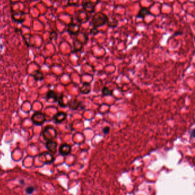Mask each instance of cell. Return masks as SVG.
<instances>
[{"instance_id":"cell-1","label":"cell","mask_w":195,"mask_h":195,"mask_svg":"<svg viewBox=\"0 0 195 195\" xmlns=\"http://www.w3.org/2000/svg\"><path fill=\"white\" fill-rule=\"evenodd\" d=\"M108 16L103 13L98 12L92 17V24L93 27L98 28L105 25L107 22Z\"/></svg>"},{"instance_id":"cell-2","label":"cell","mask_w":195,"mask_h":195,"mask_svg":"<svg viewBox=\"0 0 195 195\" xmlns=\"http://www.w3.org/2000/svg\"><path fill=\"white\" fill-rule=\"evenodd\" d=\"M57 135L56 129L52 126H48L43 132V136L45 140H51L54 139Z\"/></svg>"},{"instance_id":"cell-3","label":"cell","mask_w":195,"mask_h":195,"mask_svg":"<svg viewBox=\"0 0 195 195\" xmlns=\"http://www.w3.org/2000/svg\"><path fill=\"white\" fill-rule=\"evenodd\" d=\"M11 16L13 21L17 23H22L25 20V13L23 11L16 12L11 7Z\"/></svg>"},{"instance_id":"cell-4","label":"cell","mask_w":195,"mask_h":195,"mask_svg":"<svg viewBox=\"0 0 195 195\" xmlns=\"http://www.w3.org/2000/svg\"><path fill=\"white\" fill-rule=\"evenodd\" d=\"M32 121L36 125L41 126L46 121V117L44 113L40 112H35L32 117Z\"/></svg>"},{"instance_id":"cell-5","label":"cell","mask_w":195,"mask_h":195,"mask_svg":"<svg viewBox=\"0 0 195 195\" xmlns=\"http://www.w3.org/2000/svg\"><path fill=\"white\" fill-rule=\"evenodd\" d=\"M54 158L53 157V155L49 152H45L42 153H41L39 155L38 157V160L43 163L44 164H49L52 163L54 161Z\"/></svg>"},{"instance_id":"cell-6","label":"cell","mask_w":195,"mask_h":195,"mask_svg":"<svg viewBox=\"0 0 195 195\" xmlns=\"http://www.w3.org/2000/svg\"><path fill=\"white\" fill-rule=\"evenodd\" d=\"M77 20L81 24L86 23L89 21V17L85 10H80L77 15Z\"/></svg>"},{"instance_id":"cell-7","label":"cell","mask_w":195,"mask_h":195,"mask_svg":"<svg viewBox=\"0 0 195 195\" xmlns=\"http://www.w3.org/2000/svg\"><path fill=\"white\" fill-rule=\"evenodd\" d=\"M68 32L72 35H76L80 32V26L75 23L71 22L68 27Z\"/></svg>"},{"instance_id":"cell-8","label":"cell","mask_w":195,"mask_h":195,"mask_svg":"<svg viewBox=\"0 0 195 195\" xmlns=\"http://www.w3.org/2000/svg\"><path fill=\"white\" fill-rule=\"evenodd\" d=\"M96 4H94L93 2L90 1H86L84 2L82 4L83 9L85 11L90 13H92L95 12V8Z\"/></svg>"},{"instance_id":"cell-9","label":"cell","mask_w":195,"mask_h":195,"mask_svg":"<svg viewBox=\"0 0 195 195\" xmlns=\"http://www.w3.org/2000/svg\"><path fill=\"white\" fill-rule=\"evenodd\" d=\"M46 147L48 151L52 153H55L57 152V143L53 140H48L46 143Z\"/></svg>"},{"instance_id":"cell-10","label":"cell","mask_w":195,"mask_h":195,"mask_svg":"<svg viewBox=\"0 0 195 195\" xmlns=\"http://www.w3.org/2000/svg\"><path fill=\"white\" fill-rule=\"evenodd\" d=\"M72 151V147L71 145L68 144H62L59 149L60 153L62 156H67Z\"/></svg>"},{"instance_id":"cell-11","label":"cell","mask_w":195,"mask_h":195,"mask_svg":"<svg viewBox=\"0 0 195 195\" xmlns=\"http://www.w3.org/2000/svg\"><path fill=\"white\" fill-rule=\"evenodd\" d=\"M66 117H67V114L66 113L60 112L57 113L56 115H54L53 118L56 123H61L66 118Z\"/></svg>"},{"instance_id":"cell-12","label":"cell","mask_w":195,"mask_h":195,"mask_svg":"<svg viewBox=\"0 0 195 195\" xmlns=\"http://www.w3.org/2000/svg\"><path fill=\"white\" fill-rule=\"evenodd\" d=\"M58 98L56 93L53 90H49L46 95V100L49 103H55Z\"/></svg>"},{"instance_id":"cell-13","label":"cell","mask_w":195,"mask_h":195,"mask_svg":"<svg viewBox=\"0 0 195 195\" xmlns=\"http://www.w3.org/2000/svg\"><path fill=\"white\" fill-rule=\"evenodd\" d=\"M151 14L150 10L146 7H143L140 10L139 12L137 14V17L144 18L145 16Z\"/></svg>"},{"instance_id":"cell-14","label":"cell","mask_w":195,"mask_h":195,"mask_svg":"<svg viewBox=\"0 0 195 195\" xmlns=\"http://www.w3.org/2000/svg\"><path fill=\"white\" fill-rule=\"evenodd\" d=\"M68 105L72 109L77 110L81 105V102L76 99L72 100L68 103Z\"/></svg>"},{"instance_id":"cell-15","label":"cell","mask_w":195,"mask_h":195,"mask_svg":"<svg viewBox=\"0 0 195 195\" xmlns=\"http://www.w3.org/2000/svg\"><path fill=\"white\" fill-rule=\"evenodd\" d=\"M80 92L82 94H88L90 92L91 87L88 82L83 83L82 87L80 88Z\"/></svg>"},{"instance_id":"cell-16","label":"cell","mask_w":195,"mask_h":195,"mask_svg":"<svg viewBox=\"0 0 195 195\" xmlns=\"http://www.w3.org/2000/svg\"><path fill=\"white\" fill-rule=\"evenodd\" d=\"M83 44L81 43L77 39L73 42V52H77L80 51L83 48Z\"/></svg>"},{"instance_id":"cell-17","label":"cell","mask_w":195,"mask_h":195,"mask_svg":"<svg viewBox=\"0 0 195 195\" xmlns=\"http://www.w3.org/2000/svg\"><path fill=\"white\" fill-rule=\"evenodd\" d=\"M33 76L35 81H41L44 79V75L40 71H35L33 73Z\"/></svg>"},{"instance_id":"cell-18","label":"cell","mask_w":195,"mask_h":195,"mask_svg":"<svg viewBox=\"0 0 195 195\" xmlns=\"http://www.w3.org/2000/svg\"><path fill=\"white\" fill-rule=\"evenodd\" d=\"M102 93L104 96H111L113 93V91L109 90L107 87H104L102 90Z\"/></svg>"},{"instance_id":"cell-19","label":"cell","mask_w":195,"mask_h":195,"mask_svg":"<svg viewBox=\"0 0 195 195\" xmlns=\"http://www.w3.org/2000/svg\"><path fill=\"white\" fill-rule=\"evenodd\" d=\"M64 95H61L57 100H58V104L60 105V106H61V107H66V106H67V104H66L64 103Z\"/></svg>"},{"instance_id":"cell-20","label":"cell","mask_w":195,"mask_h":195,"mask_svg":"<svg viewBox=\"0 0 195 195\" xmlns=\"http://www.w3.org/2000/svg\"><path fill=\"white\" fill-rule=\"evenodd\" d=\"M57 37H58V34H57V33L56 32V31H52L51 33V34H50V40H52V41H53V40H56L57 39Z\"/></svg>"},{"instance_id":"cell-21","label":"cell","mask_w":195,"mask_h":195,"mask_svg":"<svg viewBox=\"0 0 195 195\" xmlns=\"http://www.w3.org/2000/svg\"><path fill=\"white\" fill-rule=\"evenodd\" d=\"M34 191H35V188L33 186H28L25 189V192H26L27 194H28V195L32 194L33 193Z\"/></svg>"},{"instance_id":"cell-22","label":"cell","mask_w":195,"mask_h":195,"mask_svg":"<svg viewBox=\"0 0 195 195\" xmlns=\"http://www.w3.org/2000/svg\"><path fill=\"white\" fill-rule=\"evenodd\" d=\"M98 33H99V30H98V28L96 27H93V28H92L90 29V33L93 34V35H98Z\"/></svg>"},{"instance_id":"cell-23","label":"cell","mask_w":195,"mask_h":195,"mask_svg":"<svg viewBox=\"0 0 195 195\" xmlns=\"http://www.w3.org/2000/svg\"><path fill=\"white\" fill-rule=\"evenodd\" d=\"M79 0H68V5H76L78 4Z\"/></svg>"},{"instance_id":"cell-24","label":"cell","mask_w":195,"mask_h":195,"mask_svg":"<svg viewBox=\"0 0 195 195\" xmlns=\"http://www.w3.org/2000/svg\"><path fill=\"white\" fill-rule=\"evenodd\" d=\"M109 131H110V128L109 126H106L103 129V132L105 134H108L109 132Z\"/></svg>"},{"instance_id":"cell-25","label":"cell","mask_w":195,"mask_h":195,"mask_svg":"<svg viewBox=\"0 0 195 195\" xmlns=\"http://www.w3.org/2000/svg\"><path fill=\"white\" fill-rule=\"evenodd\" d=\"M191 137H195V130L194 129H193L192 130V133H191Z\"/></svg>"},{"instance_id":"cell-26","label":"cell","mask_w":195,"mask_h":195,"mask_svg":"<svg viewBox=\"0 0 195 195\" xmlns=\"http://www.w3.org/2000/svg\"><path fill=\"white\" fill-rule=\"evenodd\" d=\"M19 182H20V184H24V180H20Z\"/></svg>"}]
</instances>
